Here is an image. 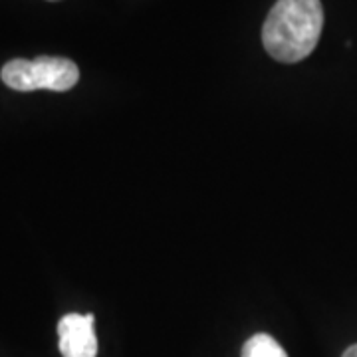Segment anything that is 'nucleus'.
<instances>
[{
	"label": "nucleus",
	"mask_w": 357,
	"mask_h": 357,
	"mask_svg": "<svg viewBox=\"0 0 357 357\" xmlns=\"http://www.w3.org/2000/svg\"><path fill=\"white\" fill-rule=\"evenodd\" d=\"M324 28L319 0H278L262 26V44L282 64H296L318 46Z\"/></svg>",
	"instance_id": "1"
},
{
	"label": "nucleus",
	"mask_w": 357,
	"mask_h": 357,
	"mask_svg": "<svg viewBox=\"0 0 357 357\" xmlns=\"http://www.w3.org/2000/svg\"><path fill=\"white\" fill-rule=\"evenodd\" d=\"M2 82L16 91H34V89H52L68 91L77 84L79 70L68 58L40 56L34 60H10L2 66Z\"/></svg>",
	"instance_id": "2"
},
{
	"label": "nucleus",
	"mask_w": 357,
	"mask_h": 357,
	"mask_svg": "<svg viewBox=\"0 0 357 357\" xmlns=\"http://www.w3.org/2000/svg\"><path fill=\"white\" fill-rule=\"evenodd\" d=\"M93 314H68L58 324L62 357H96L98 337L93 330Z\"/></svg>",
	"instance_id": "3"
},
{
	"label": "nucleus",
	"mask_w": 357,
	"mask_h": 357,
	"mask_svg": "<svg viewBox=\"0 0 357 357\" xmlns=\"http://www.w3.org/2000/svg\"><path fill=\"white\" fill-rule=\"evenodd\" d=\"M243 357H288V354L272 335L256 333L244 344Z\"/></svg>",
	"instance_id": "4"
},
{
	"label": "nucleus",
	"mask_w": 357,
	"mask_h": 357,
	"mask_svg": "<svg viewBox=\"0 0 357 357\" xmlns=\"http://www.w3.org/2000/svg\"><path fill=\"white\" fill-rule=\"evenodd\" d=\"M342 357H357V344L351 345V347H347Z\"/></svg>",
	"instance_id": "5"
}]
</instances>
